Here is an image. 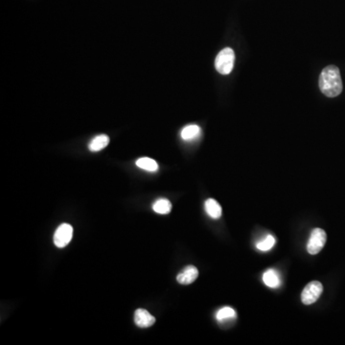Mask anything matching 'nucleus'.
Here are the masks:
<instances>
[{
    "label": "nucleus",
    "instance_id": "obj_1",
    "mask_svg": "<svg viewBox=\"0 0 345 345\" xmlns=\"http://www.w3.org/2000/svg\"><path fill=\"white\" fill-rule=\"evenodd\" d=\"M319 89L325 96L333 98L338 96L342 92V81L338 67L328 65L319 76Z\"/></svg>",
    "mask_w": 345,
    "mask_h": 345
},
{
    "label": "nucleus",
    "instance_id": "obj_15",
    "mask_svg": "<svg viewBox=\"0 0 345 345\" xmlns=\"http://www.w3.org/2000/svg\"><path fill=\"white\" fill-rule=\"evenodd\" d=\"M275 245V238L273 235H268L263 240L257 243L256 246L261 251H269Z\"/></svg>",
    "mask_w": 345,
    "mask_h": 345
},
{
    "label": "nucleus",
    "instance_id": "obj_6",
    "mask_svg": "<svg viewBox=\"0 0 345 345\" xmlns=\"http://www.w3.org/2000/svg\"><path fill=\"white\" fill-rule=\"evenodd\" d=\"M198 276H199L198 269L192 265H189V266L185 267L183 271L178 274L177 281L180 284H192L194 281L198 278Z\"/></svg>",
    "mask_w": 345,
    "mask_h": 345
},
{
    "label": "nucleus",
    "instance_id": "obj_8",
    "mask_svg": "<svg viewBox=\"0 0 345 345\" xmlns=\"http://www.w3.org/2000/svg\"><path fill=\"white\" fill-rule=\"evenodd\" d=\"M205 211L212 219H220L222 216V206L214 199H208L204 203Z\"/></svg>",
    "mask_w": 345,
    "mask_h": 345
},
{
    "label": "nucleus",
    "instance_id": "obj_9",
    "mask_svg": "<svg viewBox=\"0 0 345 345\" xmlns=\"http://www.w3.org/2000/svg\"><path fill=\"white\" fill-rule=\"evenodd\" d=\"M110 143V137L106 134H100L96 137H94L92 142L89 145V149L92 152H99L103 149H105Z\"/></svg>",
    "mask_w": 345,
    "mask_h": 345
},
{
    "label": "nucleus",
    "instance_id": "obj_4",
    "mask_svg": "<svg viewBox=\"0 0 345 345\" xmlns=\"http://www.w3.org/2000/svg\"><path fill=\"white\" fill-rule=\"evenodd\" d=\"M323 286L319 281H312L307 285L301 294V301L305 305H311L320 297Z\"/></svg>",
    "mask_w": 345,
    "mask_h": 345
},
{
    "label": "nucleus",
    "instance_id": "obj_10",
    "mask_svg": "<svg viewBox=\"0 0 345 345\" xmlns=\"http://www.w3.org/2000/svg\"><path fill=\"white\" fill-rule=\"evenodd\" d=\"M263 281L270 288H278L281 284L280 276L274 270H268L263 274Z\"/></svg>",
    "mask_w": 345,
    "mask_h": 345
},
{
    "label": "nucleus",
    "instance_id": "obj_14",
    "mask_svg": "<svg viewBox=\"0 0 345 345\" xmlns=\"http://www.w3.org/2000/svg\"><path fill=\"white\" fill-rule=\"evenodd\" d=\"M234 317H236V311L230 307H224L223 309L219 310L216 315L217 320L220 322H223L228 319H232Z\"/></svg>",
    "mask_w": 345,
    "mask_h": 345
},
{
    "label": "nucleus",
    "instance_id": "obj_11",
    "mask_svg": "<svg viewBox=\"0 0 345 345\" xmlns=\"http://www.w3.org/2000/svg\"><path fill=\"white\" fill-rule=\"evenodd\" d=\"M201 134V128L197 125H189L183 128L182 131V138L185 141H190L199 137Z\"/></svg>",
    "mask_w": 345,
    "mask_h": 345
},
{
    "label": "nucleus",
    "instance_id": "obj_3",
    "mask_svg": "<svg viewBox=\"0 0 345 345\" xmlns=\"http://www.w3.org/2000/svg\"><path fill=\"white\" fill-rule=\"evenodd\" d=\"M327 240V235L323 229L321 228H315L308 241L307 244V250L312 255L319 253L322 248L324 247Z\"/></svg>",
    "mask_w": 345,
    "mask_h": 345
},
{
    "label": "nucleus",
    "instance_id": "obj_5",
    "mask_svg": "<svg viewBox=\"0 0 345 345\" xmlns=\"http://www.w3.org/2000/svg\"><path fill=\"white\" fill-rule=\"evenodd\" d=\"M73 237V227L69 223H62L61 224L54 234V244L59 247H65L70 243Z\"/></svg>",
    "mask_w": 345,
    "mask_h": 345
},
{
    "label": "nucleus",
    "instance_id": "obj_12",
    "mask_svg": "<svg viewBox=\"0 0 345 345\" xmlns=\"http://www.w3.org/2000/svg\"><path fill=\"white\" fill-rule=\"evenodd\" d=\"M152 209L154 212L161 215L169 214L172 210V203L167 199H159L152 204Z\"/></svg>",
    "mask_w": 345,
    "mask_h": 345
},
{
    "label": "nucleus",
    "instance_id": "obj_13",
    "mask_svg": "<svg viewBox=\"0 0 345 345\" xmlns=\"http://www.w3.org/2000/svg\"><path fill=\"white\" fill-rule=\"evenodd\" d=\"M136 166L148 172H156L158 170V164L150 157H141L136 160Z\"/></svg>",
    "mask_w": 345,
    "mask_h": 345
},
{
    "label": "nucleus",
    "instance_id": "obj_2",
    "mask_svg": "<svg viewBox=\"0 0 345 345\" xmlns=\"http://www.w3.org/2000/svg\"><path fill=\"white\" fill-rule=\"evenodd\" d=\"M235 61L234 51L227 47L221 51L215 60V67L217 71L223 75H227L232 71Z\"/></svg>",
    "mask_w": 345,
    "mask_h": 345
},
{
    "label": "nucleus",
    "instance_id": "obj_7",
    "mask_svg": "<svg viewBox=\"0 0 345 345\" xmlns=\"http://www.w3.org/2000/svg\"><path fill=\"white\" fill-rule=\"evenodd\" d=\"M134 322L140 328H148L154 324L155 318L145 309H137L134 313Z\"/></svg>",
    "mask_w": 345,
    "mask_h": 345
}]
</instances>
